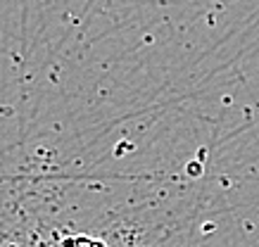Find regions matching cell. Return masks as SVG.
Returning <instances> with one entry per match:
<instances>
[{
  "label": "cell",
  "instance_id": "obj_1",
  "mask_svg": "<svg viewBox=\"0 0 259 247\" xmlns=\"http://www.w3.org/2000/svg\"><path fill=\"white\" fill-rule=\"evenodd\" d=\"M74 247H105V242L95 238H76L74 240Z\"/></svg>",
  "mask_w": 259,
  "mask_h": 247
}]
</instances>
